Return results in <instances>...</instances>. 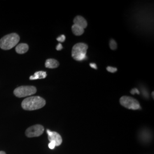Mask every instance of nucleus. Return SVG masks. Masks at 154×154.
I'll return each mask as SVG.
<instances>
[{"mask_svg":"<svg viewBox=\"0 0 154 154\" xmlns=\"http://www.w3.org/2000/svg\"><path fill=\"white\" fill-rule=\"evenodd\" d=\"M46 105V100L38 96L30 97L25 98L22 102L21 106L23 110L33 111L38 110Z\"/></svg>","mask_w":154,"mask_h":154,"instance_id":"f257e3e1","label":"nucleus"},{"mask_svg":"<svg viewBox=\"0 0 154 154\" xmlns=\"http://www.w3.org/2000/svg\"><path fill=\"white\" fill-rule=\"evenodd\" d=\"M20 36L17 33L7 34L0 39V48L8 50L16 46L20 41Z\"/></svg>","mask_w":154,"mask_h":154,"instance_id":"f03ea898","label":"nucleus"},{"mask_svg":"<svg viewBox=\"0 0 154 154\" xmlns=\"http://www.w3.org/2000/svg\"><path fill=\"white\" fill-rule=\"evenodd\" d=\"M88 45L84 43H78L72 49V55L75 61H82L86 57V52Z\"/></svg>","mask_w":154,"mask_h":154,"instance_id":"7ed1b4c3","label":"nucleus"},{"mask_svg":"<svg viewBox=\"0 0 154 154\" xmlns=\"http://www.w3.org/2000/svg\"><path fill=\"white\" fill-rule=\"evenodd\" d=\"M37 88L33 86H21L17 88L13 91L14 95L18 98H23L36 93Z\"/></svg>","mask_w":154,"mask_h":154,"instance_id":"20e7f679","label":"nucleus"},{"mask_svg":"<svg viewBox=\"0 0 154 154\" xmlns=\"http://www.w3.org/2000/svg\"><path fill=\"white\" fill-rule=\"evenodd\" d=\"M119 102L122 106L128 109L136 110L140 109V106L138 100L130 97L123 96L121 98Z\"/></svg>","mask_w":154,"mask_h":154,"instance_id":"39448f33","label":"nucleus"},{"mask_svg":"<svg viewBox=\"0 0 154 154\" xmlns=\"http://www.w3.org/2000/svg\"><path fill=\"white\" fill-rule=\"evenodd\" d=\"M44 130L43 126L41 125H35L28 128L25 131V135L28 138L38 137L44 133Z\"/></svg>","mask_w":154,"mask_h":154,"instance_id":"423d86ee","label":"nucleus"},{"mask_svg":"<svg viewBox=\"0 0 154 154\" xmlns=\"http://www.w3.org/2000/svg\"><path fill=\"white\" fill-rule=\"evenodd\" d=\"M47 133L48 134V139L50 142H54L56 144V146H60L62 143V138L61 135L55 131H51L49 130H47Z\"/></svg>","mask_w":154,"mask_h":154,"instance_id":"0eeeda50","label":"nucleus"},{"mask_svg":"<svg viewBox=\"0 0 154 154\" xmlns=\"http://www.w3.org/2000/svg\"><path fill=\"white\" fill-rule=\"evenodd\" d=\"M73 22L75 25H77L83 29L86 28L88 26V23L86 20L81 16H77V17H75L74 19Z\"/></svg>","mask_w":154,"mask_h":154,"instance_id":"6e6552de","label":"nucleus"},{"mask_svg":"<svg viewBox=\"0 0 154 154\" xmlns=\"http://www.w3.org/2000/svg\"><path fill=\"white\" fill-rule=\"evenodd\" d=\"M29 50V46L26 44H20L18 45L16 48V51L18 54H23L26 53Z\"/></svg>","mask_w":154,"mask_h":154,"instance_id":"1a4fd4ad","label":"nucleus"},{"mask_svg":"<svg viewBox=\"0 0 154 154\" xmlns=\"http://www.w3.org/2000/svg\"><path fill=\"white\" fill-rule=\"evenodd\" d=\"M59 65V62L54 59H48L45 62V67L49 69H55L58 67Z\"/></svg>","mask_w":154,"mask_h":154,"instance_id":"9d476101","label":"nucleus"},{"mask_svg":"<svg viewBox=\"0 0 154 154\" xmlns=\"http://www.w3.org/2000/svg\"><path fill=\"white\" fill-rule=\"evenodd\" d=\"M47 76V74L45 72L43 71H39V72H36L35 74L30 76L29 79L30 80H35V79H44Z\"/></svg>","mask_w":154,"mask_h":154,"instance_id":"9b49d317","label":"nucleus"},{"mask_svg":"<svg viewBox=\"0 0 154 154\" xmlns=\"http://www.w3.org/2000/svg\"><path fill=\"white\" fill-rule=\"evenodd\" d=\"M72 32L74 34H75V35L77 36H79V35H81L82 34H83L84 33V29L79 26H78L77 25H75L74 24L72 26Z\"/></svg>","mask_w":154,"mask_h":154,"instance_id":"f8f14e48","label":"nucleus"},{"mask_svg":"<svg viewBox=\"0 0 154 154\" xmlns=\"http://www.w3.org/2000/svg\"><path fill=\"white\" fill-rule=\"evenodd\" d=\"M110 47L111 49L115 50L117 49V44L114 39H111L110 41Z\"/></svg>","mask_w":154,"mask_h":154,"instance_id":"ddd939ff","label":"nucleus"},{"mask_svg":"<svg viewBox=\"0 0 154 154\" xmlns=\"http://www.w3.org/2000/svg\"><path fill=\"white\" fill-rule=\"evenodd\" d=\"M107 70L110 72H115L117 71V69L116 67H111V66H108L107 67Z\"/></svg>","mask_w":154,"mask_h":154,"instance_id":"4468645a","label":"nucleus"},{"mask_svg":"<svg viewBox=\"0 0 154 154\" xmlns=\"http://www.w3.org/2000/svg\"><path fill=\"white\" fill-rule=\"evenodd\" d=\"M65 39H66L65 35H64L62 34V35H60V37H58L57 38V40L58 41H59L60 42H63L65 41Z\"/></svg>","mask_w":154,"mask_h":154,"instance_id":"2eb2a0df","label":"nucleus"},{"mask_svg":"<svg viewBox=\"0 0 154 154\" xmlns=\"http://www.w3.org/2000/svg\"><path fill=\"white\" fill-rule=\"evenodd\" d=\"M56 146V144H55L54 142L52 141V142H50L49 144V147L50 149H53L55 148V147Z\"/></svg>","mask_w":154,"mask_h":154,"instance_id":"dca6fc26","label":"nucleus"},{"mask_svg":"<svg viewBox=\"0 0 154 154\" xmlns=\"http://www.w3.org/2000/svg\"><path fill=\"white\" fill-rule=\"evenodd\" d=\"M62 48H63V47H62V45L61 43L58 44V45L57 46V47H56V49L57 50H61L62 49Z\"/></svg>","mask_w":154,"mask_h":154,"instance_id":"f3484780","label":"nucleus"},{"mask_svg":"<svg viewBox=\"0 0 154 154\" xmlns=\"http://www.w3.org/2000/svg\"><path fill=\"white\" fill-rule=\"evenodd\" d=\"M131 93L132 94H135V93H137L139 94V91H138V90L137 89V88H134V89H132V90H131Z\"/></svg>","mask_w":154,"mask_h":154,"instance_id":"a211bd4d","label":"nucleus"},{"mask_svg":"<svg viewBox=\"0 0 154 154\" xmlns=\"http://www.w3.org/2000/svg\"><path fill=\"white\" fill-rule=\"evenodd\" d=\"M90 66L92 67V68H94V69H97V65L95 64V63H90Z\"/></svg>","mask_w":154,"mask_h":154,"instance_id":"6ab92c4d","label":"nucleus"},{"mask_svg":"<svg viewBox=\"0 0 154 154\" xmlns=\"http://www.w3.org/2000/svg\"><path fill=\"white\" fill-rule=\"evenodd\" d=\"M0 154H6L4 151H0Z\"/></svg>","mask_w":154,"mask_h":154,"instance_id":"aec40b11","label":"nucleus"},{"mask_svg":"<svg viewBox=\"0 0 154 154\" xmlns=\"http://www.w3.org/2000/svg\"><path fill=\"white\" fill-rule=\"evenodd\" d=\"M154 91H153V92H152V97H153V98H154Z\"/></svg>","mask_w":154,"mask_h":154,"instance_id":"412c9836","label":"nucleus"}]
</instances>
